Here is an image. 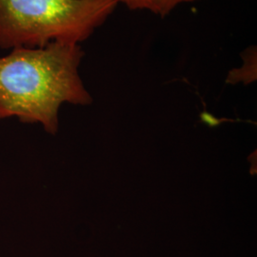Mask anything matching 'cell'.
I'll use <instances>...</instances> for the list:
<instances>
[{
  "mask_svg": "<svg viewBox=\"0 0 257 257\" xmlns=\"http://www.w3.org/2000/svg\"><path fill=\"white\" fill-rule=\"evenodd\" d=\"M244 64L239 70H233L230 72L228 82L234 83L252 82L256 77V51L255 47H250L247 52L244 53Z\"/></svg>",
  "mask_w": 257,
  "mask_h": 257,
  "instance_id": "obj_4",
  "label": "cell"
},
{
  "mask_svg": "<svg viewBox=\"0 0 257 257\" xmlns=\"http://www.w3.org/2000/svg\"><path fill=\"white\" fill-rule=\"evenodd\" d=\"M84 55L79 44L52 42L0 57V120L17 116L55 135L62 104L92 102L78 72Z\"/></svg>",
  "mask_w": 257,
  "mask_h": 257,
  "instance_id": "obj_1",
  "label": "cell"
},
{
  "mask_svg": "<svg viewBox=\"0 0 257 257\" xmlns=\"http://www.w3.org/2000/svg\"><path fill=\"white\" fill-rule=\"evenodd\" d=\"M125 4L131 10H148L161 18L168 16L175 7L182 3L198 0H115Z\"/></svg>",
  "mask_w": 257,
  "mask_h": 257,
  "instance_id": "obj_3",
  "label": "cell"
},
{
  "mask_svg": "<svg viewBox=\"0 0 257 257\" xmlns=\"http://www.w3.org/2000/svg\"><path fill=\"white\" fill-rule=\"evenodd\" d=\"M115 0H0V48L79 44L103 25Z\"/></svg>",
  "mask_w": 257,
  "mask_h": 257,
  "instance_id": "obj_2",
  "label": "cell"
}]
</instances>
